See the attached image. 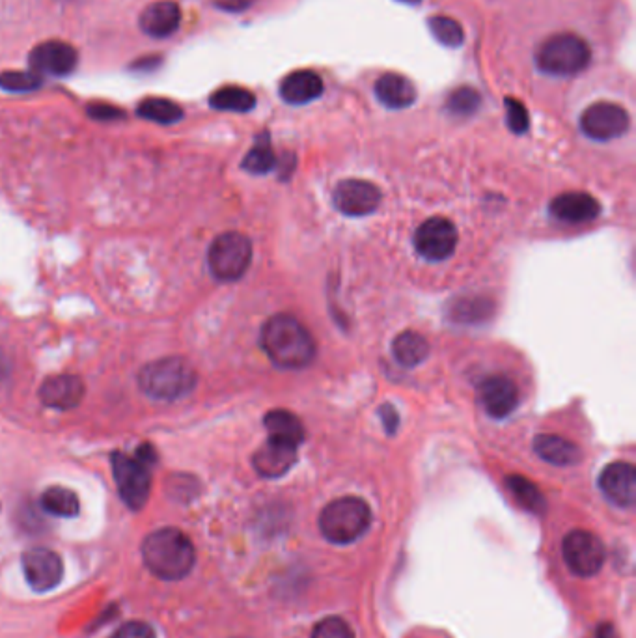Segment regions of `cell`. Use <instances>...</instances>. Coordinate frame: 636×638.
Masks as SVG:
<instances>
[{
	"label": "cell",
	"instance_id": "d590c367",
	"mask_svg": "<svg viewBox=\"0 0 636 638\" xmlns=\"http://www.w3.org/2000/svg\"><path fill=\"white\" fill-rule=\"evenodd\" d=\"M111 638H155L152 625L144 622H129L122 625Z\"/></svg>",
	"mask_w": 636,
	"mask_h": 638
},
{
	"label": "cell",
	"instance_id": "83f0119b",
	"mask_svg": "<svg viewBox=\"0 0 636 638\" xmlns=\"http://www.w3.org/2000/svg\"><path fill=\"white\" fill-rule=\"evenodd\" d=\"M277 165V155L271 148V142H269V135L263 133L260 139L256 140V144L252 146L245 159H243V168L250 172V174H267L271 172Z\"/></svg>",
	"mask_w": 636,
	"mask_h": 638
},
{
	"label": "cell",
	"instance_id": "7a4b0ae2",
	"mask_svg": "<svg viewBox=\"0 0 636 638\" xmlns=\"http://www.w3.org/2000/svg\"><path fill=\"white\" fill-rule=\"evenodd\" d=\"M142 560L157 579L181 581L193 571L196 551L193 541L180 528L165 527L146 536Z\"/></svg>",
	"mask_w": 636,
	"mask_h": 638
},
{
	"label": "cell",
	"instance_id": "9a60e30c",
	"mask_svg": "<svg viewBox=\"0 0 636 638\" xmlns=\"http://www.w3.org/2000/svg\"><path fill=\"white\" fill-rule=\"evenodd\" d=\"M84 392L86 387L81 377L71 374L53 375L43 381L40 400L51 409L70 411L83 402Z\"/></svg>",
	"mask_w": 636,
	"mask_h": 638
},
{
	"label": "cell",
	"instance_id": "4dcf8cb0",
	"mask_svg": "<svg viewBox=\"0 0 636 638\" xmlns=\"http://www.w3.org/2000/svg\"><path fill=\"white\" fill-rule=\"evenodd\" d=\"M482 105V98L480 94L471 88V86H461L456 88L446 101V109L450 114L459 116V118H465V116H472L474 112L480 109Z\"/></svg>",
	"mask_w": 636,
	"mask_h": 638
},
{
	"label": "cell",
	"instance_id": "8fae6325",
	"mask_svg": "<svg viewBox=\"0 0 636 638\" xmlns=\"http://www.w3.org/2000/svg\"><path fill=\"white\" fill-rule=\"evenodd\" d=\"M21 564H23V573L28 586L38 594L55 590L62 581V575H64L62 558L47 547L28 549L21 556Z\"/></svg>",
	"mask_w": 636,
	"mask_h": 638
},
{
	"label": "cell",
	"instance_id": "ffe728a7",
	"mask_svg": "<svg viewBox=\"0 0 636 638\" xmlns=\"http://www.w3.org/2000/svg\"><path fill=\"white\" fill-rule=\"evenodd\" d=\"M323 94V81L316 71H291L280 83V98L290 105H306Z\"/></svg>",
	"mask_w": 636,
	"mask_h": 638
},
{
	"label": "cell",
	"instance_id": "d6a6232c",
	"mask_svg": "<svg viewBox=\"0 0 636 638\" xmlns=\"http://www.w3.org/2000/svg\"><path fill=\"white\" fill-rule=\"evenodd\" d=\"M310 638H355L351 627L336 616H329L325 620H321L314 629Z\"/></svg>",
	"mask_w": 636,
	"mask_h": 638
},
{
	"label": "cell",
	"instance_id": "cb8c5ba5",
	"mask_svg": "<svg viewBox=\"0 0 636 638\" xmlns=\"http://www.w3.org/2000/svg\"><path fill=\"white\" fill-rule=\"evenodd\" d=\"M392 353L401 366L413 368L428 357L429 346L422 334L415 333V331H405V333L396 336V340L392 344Z\"/></svg>",
	"mask_w": 636,
	"mask_h": 638
},
{
	"label": "cell",
	"instance_id": "6da1fadb",
	"mask_svg": "<svg viewBox=\"0 0 636 638\" xmlns=\"http://www.w3.org/2000/svg\"><path fill=\"white\" fill-rule=\"evenodd\" d=\"M263 351L278 368H306L316 357V342L305 325L290 314H278L263 325Z\"/></svg>",
	"mask_w": 636,
	"mask_h": 638
},
{
	"label": "cell",
	"instance_id": "5bb4252c",
	"mask_svg": "<svg viewBox=\"0 0 636 638\" xmlns=\"http://www.w3.org/2000/svg\"><path fill=\"white\" fill-rule=\"evenodd\" d=\"M599 489L612 504L631 508L636 500V471L631 463H610L599 476Z\"/></svg>",
	"mask_w": 636,
	"mask_h": 638
},
{
	"label": "cell",
	"instance_id": "484cf974",
	"mask_svg": "<svg viewBox=\"0 0 636 638\" xmlns=\"http://www.w3.org/2000/svg\"><path fill=\"white\" fill-rule=\"evenodd\" d=\"M42 508L47 514L70 519L79 515L81 504H79V497L68 487L53 486L43 491Z\"/></svg>",
	"mask_w": 636,
	"mask_h": 638
},
{
	"label": "cell",
	"instance_id": "7c38bea8",
	"mask_svg": "<svg viewBox=\"0 0 636 638\" xmlns=\"http://www.w3.org/2000/svg\"><path fill=\"white\" fill-rule=\"evenodd\" d=\"M334 206L347 217H364L374 213L381 204V191L364 180L340 181L332 193Z\"/></svg>",
	"mask_w": 636,
	"mask_h": 638
},
{
	"label": "cell",
	"instance_id": "836d02e7",
	"mask_svg": "<svg viewBox=\"0 0 636 638\" xmlns=\"http://www.w3.org/2000/svg\"><path fill=\"white\" fill-rule=\"evenodd\" d=\"M506 116H508L510 129H512L513 133H517V135L525 133L526 129H528V125H530L525 105H523L521 101H517V99H506Z\"/></svg>",
	"mask_w": 636,
	"mask_h": 638
},
{
	"label": "cell",
	"instance_id": "d4e9b609",
	"mask_svg": "<svg viewBox=\"0 0 636 638\" xmlns=\"http://www.w3.org/2000/svg\"><path fill=\"white\" fill-rule=\"evenodd\" d=\"M209 105L217 111L249 112L256 107V96L241 86H222L211 94Z\"/></svg>",
	"mask_w": 636,
	"mask_h": 638
},
{
	"label": "cell",
	"instance_id": "74e56055",
	"mask_svg": "<svg viewBox=\"0 0 636 638\" xmlns=\"http://www.w3.org/2000/svg\"><path fill=\"white\" fill-rule=\"evenodd\" d=\"M135 458L139 459L140 463H144L146 467H152L153 463L157 461V454H155V448L152 444H142L139 446Z\"/></svg>",
	"mask_w": 636,
	"mask_h": 638
},
{
	"label": "cell",
	"instance_id": "1f68e13d",
	"mask_svg": "<svg viewBox=\"0 0 636 638\" xmlns=\"http://www.w3.org/2000/svg\"><path fill=\"white\" fill-rule=\"evenodd\" d=\"M43 77L36 71H2L0 88L6 92H34L42 88Z\"/></svg>",
	"mask_w": 636,
	"mask_h": 638
},
{
	"label": "cell",
	"instance_id": "e0dca14e",
	"mask_svg": "<svg viewBox=\"0 0 636 638\" xmlns=\"http://www.w3.org/2000/svg\"><path fill=\"white\" fill-rule=\"evenodd\" d=\"M295 461H297V446L282 443L277 439H267V443L256 450L252 465L263 478H280L290 471Z\"/></svg>",
	"mask_w": 636,
	"mask_h": 638
},
{
	"label": "cell",
	"instance_id": "7402d4cb",
	"mask_svg": "<svg viewBox=\"0 0 636 638\" xmlns=\"http://www.w3.org/2000/svg\"><path fill=\"white\" fill-rule=\"evenodd\" d=\"M534 450L541 459L556 467H571L581 461V448L558 435H538Z\"/></svg>",
	"mask_w": 636,
	"mask_h": 638
},
{
	"label": "cell",
	"instance_id": "3957f363",
	"mask_svg": "<svg viewBox=\"0 0 636 638\" xmlns=\"http://www.w3.org/2000/svg\"><path fill=\"white\" fill-rule=\"evenodd\" d=\"M139 387L153 400L174 402L193 392L196 372L193 364L183 357H165L140 370Z\"/></svg>",
	"mask_w": 636,
	"mask_h": 638
},
{
	"label": "cell",
	"instance_id": "8d00e7d4",
	"mask_svg": "<svg viewBox=\"0 0 636 638\" xmlns=\"http://www.w3.org/2000/svg\"><path fill=\"white\" fill-rule=\"evenodd\" d=\"M215 6L221 8L224 12H243L245 8H249L250 0H215Z\"/></svg>",
	"mask_w": 636,
	"mask_h": 638
},
{
	"label": "cell",
	"instance_id": "d6986e66",
	"mask_svg": "<svg viewBox=\"0 0 636 638\" xmlns=\"http://www.w3.org/2000/svg\"><path fill=\"white\" fill-rule=\"evenodd\" d=\"M551 213L558 221L581 224L594 221L601 213V204L586 193H564L551 202Z\"/></svg>",
	"mask_w": 636,
	"mask_h": 638
},
{
	"label": "cell",
	"instance_id": "8992f818",
	"mask_svg": "<svg viewBox=\"0 0 636 638\" xmlns=\"http://www.w3.org/2000/svg\"><path fill=\"white\" fill-rule=\"evenodd\" d=\"M252 262V243L239 232H224L217 237L208 252V264L213 277L222 282H234L247 273Z\"/></svg>",
	"mask_w": 636,
	"mask_h": 638
},
{
	"label": "cell",
	"instance_id": "f35d334b",
	"mask_svg": "<svg viewBox=\"0 0 636 638\" xmlns=\"http://www.w3.org/2000/svg\"><path fill=\"white\" fill-rule=\"evenodd\" d=\"M381 417H383V424L387 426L388 433H394L396 428H398V413L390 407V405H385V407H381Z\"/></svg>",
	"mask_w": 636,
	"mask_h": 638
},
{
	"label": "cell",
	"instance_id": "52a82bcc",
	"mask_svg": "<svg viewBox=\"0 0 636 638\" xmlns=\"http://www.w3.org/2000/svg\"><path fill=\"white\" fill-rule=\"evenodd\" d=\"M112 474L120 497L131 510H142L150 499L152 476L150 467L140 463L135 456H127L124 452L112 454Z\"/></svg>",
	"mask_w": 636,
	"mask_h": 638
},
{
	"label": "cell",
	"instance_id": "e575fe53",
	"mask_svg": "<svg viewBox=\"0 0 636 638\" xmlns=\"http://www.w3.org/2000/svg\"><path fill=\"white\" fill-rule=\"evenodd\" d=\"M88 116L99 120V122H114V120H122L125 112L114 105H107V103H92L88 107Z\"/></svg>",
	"mask_w": 636,
	"mask_h": 638
},
{
	"label": "cell",
	"instance_id": "277c9868",
	"mask_svg": "<svg viewBox=\"0 0 636 638\" xmlns=\"http://www.w3.org/2000/svg\"><path fill=\"white\" fill-rule=\"evenodd\" d=\"M370 525L372 510L359 497L332 500L319 514L321 536L336 545H349L359 540Z\"/></svg>",
	"mask_w": 636,
	"mask_h": 638
},
{
	"label": "cell",
	"instance_id": "f1b7e54d",
	"mask_svg": "<svg viewBox=\"0 0 636 638\" xmlns=\"http://www.w3.org/2000/svg\"><path fill=\"white\" fill-rule=\"evenodd\" d=\"M508 487H510V491H512L515 500H517L523 508H526L528 512L541 514V512L545 510V499H543L540 489H538V486H536L534 482L526 480L523 476H510V478H508Z\"/></svg>",
	"mask_w": 636,
	"mask_h": 638
},
{
	"label": "cell",
	"instance_id": "4316f807",
	"mask_svg": "<svg viewBox=\"0 0 636 638\" xmlns=\"http://www.w3.org/2000/svg\"><path fill=\"white\" fill-rule=\"evenodd\" d=\"M137 114L155 124L172 125L178 124L183 118V109L172 99L148 98L140 101Z\"/></svg>",
	"mask_w": 636,
	"mask_h": 638
},
{
	"label": "cell",
	"instance_id": "30bf717a",
	"mask_svg": "<svg viewBox=\"0 0 636 638\" xmlns=\"http://www.w3.org/2000/svg\"><path fill=\"white\" fill-rule=\"evenodd\" d=\"M457 245V230L454 222L444 217H431L418 226L415 247L422 258L429 262H441L454 254Z\"/></svg>",
	"mask_w": 636,
	"mask_h": 638
},
{
	"label": "cell",
	"instance_id": "9c48e42d",
	"mask_svg": "<svg viewBox=\"0 0 636 638\" xmlns=\"http://www.w3.org/2000/svg\"><path fill=\"white\" fill-rule=\"evenodd\" d=\"M629 125H631L629 112L609 101H599L590 105L581 116L582 133L590 139L601 140V142L622 137L629 131Z\"/></svg>",
	"mask_w": 636,
	"mask_h": 638
},
{
	"label": "cell",
	"instance_id": "5b68a950",
	"mask_svg": "<svg viewBox=\"0 0 636 638\" xmlns=\"http://www.w3.org/2000/svg\"><path fill=\"white\" fill-rule=\"evenodd\" d=\"M590 47L581 36L560 32L541 43L536 62L538 68L553 77H573L590 64Z\"/></svg>",
	"mask_w": 636,
	"mask_h": 638
},
{
	"label": "cell",
	"instance_id": "44dd1931",
	"mask_svg": "<svg viewBox=\"0 0 636 638\" xmlns=\"http://www.w3.org/2000/svg\"><path fill=\"white\" fill-rule=\"evenodd\" d=\"M375 96L387 109H407L416 101L415 84L400 73H385L375 83Z\"/></svg>",
	"mask_w": 636,
	"mask_h": 638
},
{
	"label": "cell",
	"instance_id": "f546056e",
	"mask_svg": "<svg viewBox=\"0 0 636 638\" xmlns=\"http://www.w3.org/2000/svg\"><path fill=\"white\" fill-rule=\"evenodd\" d=\"M433 38L444 47H459L465 42V32L456 19L446 15H435L428 21Z\"/></svg>",
	"mask_w": 636,
	"mask_h": 638
},
{
	"label": "cell",
	"instance_id": "4fadbf2b",
	"mask_svg": "<svg viewBox=\"0 0 636 638\" xmlns=\"http://www.w3.org/2000/svg\"><path fill=\"white\" fill-rule=\"evenodd\" d=\"M28 62H30V70L36 71L40 75L47 73L53 77H66L77 68L79 56L70 43L49 40V42L36 45L30 51Z\"/></svg>",
	"mask_w": 636,
	"mask_h": 638
},
{
	"label": "cell",
	"instance_id": "60d3db41",
	"mask_svg": "<svg viewBox=\"0 0 636 638\" xmlns=\"http://www.w3.org/2000/svg\"><path fill=\"white\" fill-rule=\"evenodd\" d=\"M398 2H403V4H409V6H416V4H420L422 0H398Z\"/></svg>",
	"mask_w": 636,
	"mask_h": 638
},
{
	"label": "cell",
	"instance_id": "ab89813d",
	"mask_svg": "<svg viewBox=\"0 0 636 638\" xmlns=\"http://www.w3.org/2000/svg\"><path fill=\"white\" fill-rule=\"evenodd\" d=\"M595 638H616V631L610 624H601V627L595 631Z\"/></svg>",
	"mask_w": 636,
	"mask_h": 638
},
{
	"label": "cell",
	"instance_id": "603a6c76",
	"mask_svg": "<svg viewBox=\"0 0 636 638\" xmlns=\"http://www.w3.org/2000/svg\"><path fill=\"white\" fill-rule=\"evenodd\" d=\"M263 424H265V430L269 431V439H277L293 446H299L305 441V428L301 420L290 411H284V409L269 411L263 418Z\"/></svg>",
	"mask_w": 636,
	"mask_h": 638
},
{
	"label": "cell",
	"instance_id": "2e32d148",
	"mask_svg": "<svg viewBox=\"0 0 636 638\" xmlns=\"http://www.w3.org/2000/svg\"><path fill=\"white\" fill-rule=\"evenodd\" d=\"M480 400L484 403L489 417H510L519 405V390L512 379L504 375H493V377H487L482 383Z\"/></svg>",
	"mask_w": 636,
	"mask_h": 638
},
{
	"label": "cell",
	"instance_id": "ac0fdd59",
	"mask_svg": "<svg viewBox=\"0 0 636 638\" xmlns=\"http://www.w3.org/2000/svg\"><path fill=\"white\" fill-rule=\"evenodd\" d=\"M181 23L180 6L172 0H157L140 15V28L152 38L172 36Z\"/></svg>",
	"mask_w": 636,
	"mask_h": 638
},
{
	"label": "cell",
	"instance_id": "ba28073f",
	"mask_svg": "<svg viewBox=\"0 0 636 638\" xmlns=\"http://www.w3.org/2000/svg\"><path fill=\"white\" fill-rule=\"evenodd\" d=\"M562 555L567 568L579 577H594L597 575L607 558V551L603 541L588 530H573L569 532L562 543Z\"/></svg>",
	"mask_w": 636,
	"mask_h": 638
}]
</instances>
